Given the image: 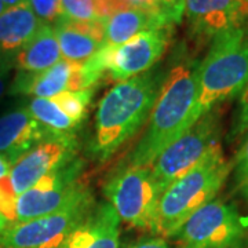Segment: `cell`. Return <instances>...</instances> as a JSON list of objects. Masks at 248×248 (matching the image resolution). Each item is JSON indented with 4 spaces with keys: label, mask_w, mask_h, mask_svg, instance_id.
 I'll list each match as a JSON object with an SVG mask.
<instances>
[{
    "label": "cell",
    "mask_w": 248,
    "mask_h": 248,
    "mask_svg": "<svg viewBox=\"0 0 248 248\" xmlns=\"http://www.w3.org/2000/svg\"><path fill=\"white\" fill-rule=\"evenodd\" d=\"M199 66L200 61L182 57L164 73L148 130L131 153L128 164L151 167L161 152L193 125Z\"/></svg>",
    "instance_id": "obj_1"
},
{
    "label": "cell",
    "mask_w": 248,
    "mask_h": 248,
    "mask_svg": "<svg viewBox=\"0 0 248 248\" xmlns=\"http://www.w3.org/2000/svg\"><path fill=\"white\" fill-rule=\"evenodd\" d=\"M164 73L152 68L131 79L119 81L99 101L95 115V133L90 143L94 159H110L131 140L149 119Z\"/></svg>",
    "instance_id": "obj_2"
},
{
    "label": "cell",
    "mask_w": 248,
    "mask_h": 248,
    "mask_svg": "<svg viewBox=\"0 0 248 248\" xmlns=\"http://www.w3.org/2000/svg\"><path fill=\"white\" fill-rule=\"evenodd\" d=\"M231 171L232 163L215 142L196 167L161 193L155 233L174 237L192 214L215 199Z\"/></svg>",
    "instance_id": "obj_3"
},
{
    "label": "cell",
    "mask_w": 248,
    "mask_h": 248,
    "mask_svg": "<svg viewBox=\"0 0 248 248\" xmlns=\"http://www.w3.org/2000/svg\"><path fill=\"white\" fill-rule=\"evenodd\" d=\"M248 80V22L213 39L199 66L193 124L214 107L239 95Z\"/></svg>",
    "instance_id": "obj_4"
},
{
    "label": "cell",
    "mask_w": 248,
    "mask_h": 248,
    "mask_svg": "<svg viewBox=\"0 0 248 248\" xmlns=\"http://www.w3.org/2000/svg\"><path fill=\"white\" fill-rule=\"evenodd\" d=\"M104 192L120 221L155 232L160 192L151 167L128 164L108 181Z\"/></svg>",
    "instance_id": "obj_5"
},
{
    "label": "cell",
    "mask_w": 248,
    "mask_h": 248,
    "mask_svg": "<svg viewBox=\"0 0 248 248\" xmlns=\"http://www.w3.org/2000/svg\"><path fill=\"white\" fill-rule=\"evenodd\" d=\"M174 237L179 248H241L248 226L233 204L214 199L192 214Z\"/></svg>",
    "instance_id": "obj_6"
},
{
    "label": "cell",
    "mask_w": 248,
    "mask_h": 248,
    "mask_svg": "<svg viewBox=\"0 0 248 248\" xmlns=\"http://www.w3.org/2000/svg\"><path fill=\"white\" fill-rule=\"evenodd\" d=\"M80 170L81 161L75 159L69 164L37 181L27 192L17 196V223L60 213L91 197L89 189L78 179Z\"/></svg>",
    "instance_id": "obj_7"
},
{
    "label": "cell",
    "mask_w": 248,
    "mask_h": 248,
    "mask_svg": "<svg viewBox=\"0 0 248 248\" xmlns=\"http://www.w3.org/2000/svg\"><path fill=\"white\" fill-rule=\"evenodd\" d=\"M218 116L214 110H210L160 153L151 166L160 196L196 167L210 148L218 142Z\"/></svg>",
    "instance_id": "obj_8"
},
{
    "label": "cell",
    "mask_w": 248,
    "mask_h": 248,
    "mask_svg": "<svg viewBox=\"0 0 248 248\" xmlns=\"http://www.w3.org/2000/svg\"><path fill=\"white\" fill-rule=\"evenodd\" d=\"M93 197L60 213L11 225L0 233V248H62L75 228L91 211Z\"/></svg>",
    "instance_id": "obj_9"
},
{
    "label": "cell",
    "mask_w": 248,
    "mask_h": 248,
    "mask_svg": "<svg viewBox=\"0 0 248 248\" xmlns=\"http://www.w3.org/2000/svg\"><path fill=\"white\" fill-rule=\"evenodd\" d=\"M76 141L73 134L48 135L14 163L4 184L13 195L27 192L42 178L75 160Z\"/></svg>",
    "instance_id": "obj_10"
},
{
    "label": "cell",
    "mask_w": 248,
    "mask_h": 248,
    "mask_svg": "<svg viewBox=\"0 0 248 248\" xmlns=\"http://www.w3.org/2000/svg\"><path fill=\"white\" fill-rule=\"evenodd\" d=\"M171 27L148 31L120 46H104L98 50L105 72L119 81L148 72L167 51Z\"/></svg>",
    "instance_id": "obj_11"
},
{
    "label": "cell",
    "mask_w": 248,
    "mask_h": 248,
    "mask_svg": "<svg viewBox=\"0 0 248 248\" xmlns=\"http://www.w3.org/2000/svg\"><path fill=\"white\" fill-rule=\"evenodd\" d=\"M184 17L195 37L213 40L246 24L248 14L239 0H185Z\"/></svg>",
    "instance_id": "obj_12"
},
{
    "label": "cell",
    "mask_w": 248,
    "mask_h": 248,
    "mask_svg": "<svg viewBox=\"0 0 248 248\" xmlns=\"http://www.w3.org/2000/svg\"><path fill=\"white\" fill-rule=\"evenodd\" d=\"M11 95H33L35 98H53L62 91L83 90L80 63L61 60L42 72H18L10 86Z\"/></svg>",
    "instance_id": "obj_13"
},
{
    "label": "cell",
    "mask_w": 248,
    "mask_h": 248,
    "mask_svg": "<svg viewBox=\"0 0 248 248\" xmlns=\"http://www.w3.org/2000/svg\"><path fill=\"white\" fill-rule=\"evenodd\" d=\"M43 22L25 3L0 14V72L14 68L18 53L35 37Z\"/></svg>",
    "instance_id": "obj_14"
},
{
    "label": "cell",
    "mask_w": 248,
    "mask_h": 248,
    "mask_svg": "<svg viewBox=\"0 0 248 248\" xmlns=\"http://www.w3.org/2000/svg\"><path fill=\"white\" fill-rule=\"evenodd\" d=\"M25 108L0 117V153L16 163L29 149L51 135Z\"/></svg>",
    "instance_id": "obj_15"
},
{
    "label": "cell",
    "mask_w": 248,
    "mask_h": 248,
    "mask_svg": "<svg viewBox=\"0 0 248 248\" xmlns=\"http://www.w3.org/2000/svg\"><path fill=\"white\" fill-rule=\"evenodd\" d=\"M51 25L65 61L81 63L105 46L101 22H75L58 17Z\"/></svg>",
    "instance_id": "obj_16"
},
{
    "label": "cell",
    "mask_w": 248,
    "mask_h": 248,
    "mask_svg": "<svg viewBox=\"0 0 248 248\" xmlns=\"http://www.w3.org/2000/svg\"><path fill=\"white\" fill-rule=\"evenodd\" d=\"M120 218L109 203L87 214L62 248H119Z\"/></svg>",
    "instance_id": "obj_17"
},
{
    "label": "cell",
    "mask_w": 248,
    "mask_h": 248,
    "mask_svg": "<svg viewBox=\"0 0 248 248\" xmlns=\"http://www.w3.org/2000/svg\"><path fill=\"white\" fill-rule=\"evenodd\" d=\"M169 27H172L169 19L153 11L117 10L104 24V40L105 46H120L140 33Z\"/></svg>",
    "instance_id": "obj_18"
},
{
    "label": "cell",
    "mask_w": 248,
    "mask_h": 248,
    "mask_svg": "<svg viewBox=\"0 0 248 248\" xmlns=\"http://www.w3.org/2000/svg\"><path fill=\"white\" fill-rule=\"evenodd\" d=\"M61 60V50L53 25L43 24L35 37L18 53L14 68L18 72L35 73L51 68Z\"/></svg>",
    "instance_id": "obj_19"
},
{
    "label": "cell",
    "mask_w": 248,
    "mask_h": 248,
    "mask_svg": "<svg viewBox=\"0 0 248 248\" xmlns=\"http://www.w3.org/2000/svg\"><path fill=\"white\" fill-rule=\"evenodd\" d=\"M115 13L110 0H60V16L75 22H101Z\"/></svg>",
    "instance_id": "obj_20"
},
{
    "label": "cell",
    "mask_w": 248,
    "mask_h": 248,
    "mask_svg": "<svg viewBox=\"0 0 248 248\" xmlns=\"http://www.w3.org/2000/svg\"><path fill=\"white\" fill-rule=\"evenodd\" d=\"M29 113L48 131L55 134H73L79 123L62 112L50 98H33L27 107Z\"/></svg>",
    "instance_id": "obj_21"
},
{
    "label": "cell",
    "mask_w": 248,
    "mask_h": 248,
    "mask_svg": "<svg viewBox=\"0 0 248 248\" xmlns=\"http://www.w3.org/2000/svg\"><path fill=\"white\" fill-rule=\"evenodd\" d=\"M93 90H78V91H62L55 97L50 98L55 102L65 115H68L76 123H81L87 113V108L91 102Z\"/></svg>",
    "instance_id": "obj_22"
},
{
    "label": "cell",
    "mask_w": 248,
    "mask_h": 248,
    "mask_svg": "<svg viewBox=\"0 0 248 248\" xmlns=\"http://www.w3.org/2000/svg\"><path fill=\"white\" fill-rule=\"evenodd\" d=\"M234 186L237 193L248 202V135L243 142L236 157Z\"/></svg>",
    "instance_id": "obj_23"
},
{
    "label": "cell",
    "mask_w": 248,
    "mask_h": 248,
    "mask_svg": "<svg viewBox=\"0 0 248 248\" xmlns=\"http://www.w3.org/2000/svg\"><path fill=\"white\" fill-rule=\"evenodd\" d=\"M110 3L115 11L123 9L148 10V11H153V13L164 16L172 25H175L164 0H110Z\"/></svg>",
    "instance_id": "obj_24"
},
{
    "label": "cell",
    "mask_w": 248,
    "mask_h": 248,
    "mask_svg": "<svg viewBox=\"0 0 248 248\" xmlns=\"http://www.w3.org/2000/svg\"><path fill=\"white\" fill-rule=\"evenodd\" d=\"M239 95L237 113H236V119L233 122V127L231 131L232 138L241 137L248 131V80Z\"/></svg>",
    "instance_id": "obj_25"
},
{
    "label": "cell",
    "mask_w": 248,
    "mask_h": 248,
    "mask_svg": "<svg viewBox=\"0 0 248 248\" xmlns=\"http://www.w3.org/2000/svg\"><path fill=\"white\" fill-rule=\"evenodd\" d=\"M36 17L43 24H54L60 16V0H28Z\"/></svg>",
    "instance_id": "obj_26"
},
{
    "label": "cell",
    "mask_w": 248,
    "mask_h": 248,
    "mask_svg": "<svg viewBox=\"0 0 248 248\" xmlns=\"http://www.w3.org/2000/svg\"><path fill=\"white\" fill-rule=\"evenodd\" d=\"M167 9H169L171 17L174 19L175 25L179 24L184 18V6H185V0H164Z\"/></svg>",
    "instance_id": "obj_27"
},
{
    "label": "cell",
    "mask_w": 248,
    "mask_h": 248,
    "mask_svg": "<svg viewBox=\"0 0 248 248\" xmlns=\"http://www.w3.org/2000/svg\"><path fill=\"white\" fill-rule=\"evenodd\" d=\"M130 248H171L170 244L161 237H155V239L143 240L141 243H137Z\"/></svg>",
    "instance_id": "obj_28"
},
{
    "label": "cell",
    "mask_w": 248,
    "mask_h": 248,
    "mask_svg": "<svg viewBox=\"0 0 248 248\" xmlns=\"http://www.w3.org/2000/svg\"><path fill=\"white\" fill-rule=\"evenodd\" d=\"M13 166H14V163H13L9 157H6L4 155L0 153V181L9 177L10 171L13 169Z\"/></svg>",
    "instance_id": "obj_29"
},
{
    "label": "cell",
    "mask_w": 248,
    "mask_h": 248,
    "mask_svg": "<svg viewBox=\"0 0 248 248\" xmlns=\"http://www.w3.org/2000/svg\"><path fill=\"white\" fill-rule=\"evenodd\" d=\"M10 72H0V98L3 97L6 87H7V81H9Z\"/></svg>",
    "instance_id": "obj_30"
},
{
    "label": "cell",
    "mask_w": 248,
    "mask_h": 248,
    "mask_svg": "<svg viewBox=\"0 0 248 248\" xmlns=\"http://www.w3.org/2000/svg\"><path fill=\"white\" fill-rule=\"evenodd\" d=\"M1 3L6 6V9H11V7H17L21 4L28 3V0H1Z\"/></svg>",
    "instance_id": "obj_31"
},
{
    "label": "cell",
    "mask_w": 248,
    "mask_h": 248,
    "mask_svg": "<svg viewBox=\"0 0 248 248\" xmlns=\"http://www.w3.org/2000/svg\"><path fill=\"white\" fill-rule=\"evenodd\" d=\"M10 226H11V223L6 219V217H4L3 214L0 213V233L6 231L7 228H10Z\"/></svg>",
    "instance_id": "obj_32"
},
{
    "label": "cell",
    "mask_w": 248,
    "mask_h": 248,
    "mask_svg": "<svg viewBox=\"0 0 248 248\" xmlns=\"http://www.w3.org/2000/svg\"><path fill=\"white\" fill-rule=\"evenodd\" d=\"M240 4H241V7L244 9V11L248 14V0H239Z\"/></svg>",
    "instance_id": "obj_33"
},
{
    "label": "cell",
    "mask_w": 248,
    "mask_h": 248,
    "mask_svg": "<svg viewBox=\"0 0 248 248\" xmlns=\"http://www.w3.org/2000/svg\"><path fill=\"white\" fill-rule=\"evenodd\" d=\"M4 10H6V6H4V4L1 3V0H0V14H1V13H3Z\"/></svg>",
    "instance_id": "obj_34"
}]
</instances>
